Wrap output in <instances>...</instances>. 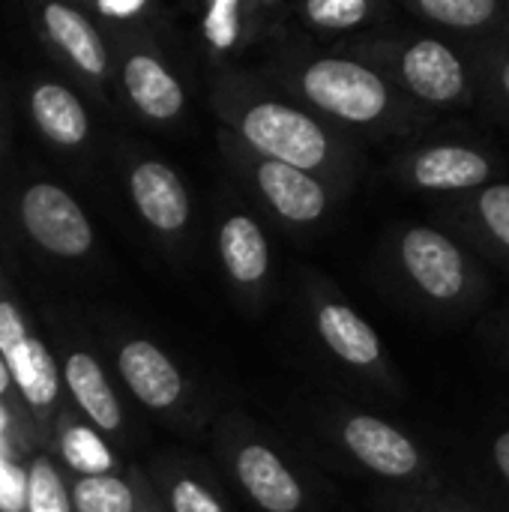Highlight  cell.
I'll use <instances>...</instances> for the list:
<instances>
[{
    "mask_svg": "<svg viewBox=\"0 0 509 512\" xmlns=\"http://www.w3.org/2000/svg\"><path fill=\"white\" fill-rule=\"evenodd\" d=\"M378 264L393 291L435 321H477L495 297V273L441 222L396 225Z\"/></svg>",
    "mask_w": 509,
    "mask_h": 512,
    "instance_id": "cell-1",
    "label": "cell"
},
{
    "mask_svg": "<svg viewBox=\"0 0 509 512\" xmlns=\"http://www.w3.org/2000/svg\"><path fill=\"white\" fill-rule=\"evenodd\" d=\"M297 93L336 126L372 138L411 141L441 117L405 99L381 72L351 54H321L294 66Z\"/></svg>",
    "mask_w": 509,
    "mask_h": 512,
    "instance_id": "cell-2",
    "label": "cell"
},
{
    "mask_svg": "<svg viewBox=\"0 0 509 512\" xmlns=\"http://www.w3.org/2000/svg\"><path fill=\"white\" fill-rule=\"evenodd\" d=\"M348 54L381 72L405 99L444 117L453 111H477V72L468 45L435 33H390L366 36L348 45Z\"/></svg>",
    "mask_w": 509,
    "mask_h": 512,
    "instance_id": "cell-3",
    "label": "cell"
},
{
    "mask_svg": "<svg viewBox=\"0 0 509 512\" xmlns=\"http://www.w3.org/2000/svg\"><path fill=\"white\" fill-rule=\"evenodd\" d=\"M507 153L483 129L462 120H438L399 150L390 165L396 183L432 201L465 195L504 180Z\"/></svg>",
    "mask_w": 509,
    "mask_h": 512,
    "instance_id": "cell-4",
    "label": "cell"
},
{
    "mask_svg": "<svg viewBox=\"0 0 509 512\" xmlns=\"http://www.w3.org/2000/svg\"><path fill=\"white\" fill-rule=\"evenodd\" d=\"M234 126L258 159L309 171L327 186H339V192H348L357 177L354 144L303 108L261 99L240 108Z\"/></svg>",
    "mask_w": 509,
    "mask_h": 512,
    "instance_id": "cell-5",
    "label": "cell"
},
{
    "mask_svg": "<svg viewBox=\"0 0 509 512\" xmlns=\"http://www.w3.org/2000/svg\"><path fill=\"white\" fill-rule=\"evenodd\" d=\"M330 438L342 456L369 477L396 489H453L426 444L408 429L369 414L342 411L330 420Z\"/></svg>",
    "mask_w": 509,
    "mask_h": 512,
    "instance_id": "cell-6",
    "label": "cell"
},
{
    "mask_svg": "<svg viewBox=\"0 0 509 512\" xmlns=\"http://www.w3.org/2000/svg\"><path fill=\"white\" fill-rule=\"evenodd\" d=\"M312 327L324 351L366 387L387 396L405 393L378 330L339 294L324 288L312 294Z\"/></svg>",
    "mask_w": 509,
    "mask_h": 512,
    "instance_id": "cell-7",
    "label": "cell"
},
{
    "mask_svg": "<svg viewBox=\"0 0 509 512\" xmlns=\"http://www.w3.org/2000/svg\"><path fill=\"white\" fill-rule=\"evenodd\" d=\"M0 360L21 402L48 420L60 399V372L45 342L27 324L21 306L0 288Z\"/></svg>",
    "mask_w": 509,
    "mask_h": 512,
    "instance_id": "cell-8",
    "label": "cell"
},
{
    "mask_svg": "<svg viewBox=\"0 0 509 512\" xmlns=\"http://www.w3.org/2000/svg\"><path fill=\"white\" fill-rule=\"evenodd\" d=\"M438 222L509 282V180L435 201Z\"/></svg>",
    "mask_w": 509,
    "mask_h": 512,
    "instance_id": "cell-9",
    "label": "cell"
},
{
    "mask_svg": "<svg viewBox=\"0 0 509 512\" xmlns=\"http://www.w3.org/2000/svg\"><path fill=\"white\" fill-rule=\"evenodd\" d=\"M27 237L57 258H84L93 249V225L81 204L57 183H30L18 201Z\"/></svg>",
    "mask_w": 509,
    "mask_h": 512,
    "instance_id": "cell-10",
    "label": "cell"
},
{
    "mask_svg": "<svg viewBox=\"0 0 509 512\" xmlns=\"http://www.w3.org/2000/svg\"><path fill=\"white\" fill-rule=\"evenodd\" d=\"M399 9L426 33L459 45L498 39L507 18V0H405Z\"/></svg>",
    "mask_w": 509,
    "mask_h": 512,
    "instance_id": "cell-11",
    "label": "cell"
},
{
    "mask_svg": "<svg viewBox=\"0 0 509 512\" xmlns=\"http://www.w3.org/2000/svg\"><path fill=\"white\" fill-rule=\"evenodd\" d=\"M252 177L261 198L291 225H318L333 204V189L309 171L258 159Z\"/></svg>",
    "mask_w": 509,
    "mask_h": 512,
    "instance_id": "cell-12",
    "label": "cell"
},
{
    "mask_svg": "<svg viewBox=\"0 0 509 512\" xmlns=\"http://www.w3.org/2000/svg\"><path fill=\"white\" fill-rule=\"evenodd\" d=\"M129 198L138 216L159 234H180L189 225V192L180 174L159 159H144L129 171Z\"/></svg>",
    "mask_w": 509,
    "mask_h": 512,
    "instance_id": "cell-13",
    "label": "cell"
},
{
    "mask_svg": "<svg viewBox=\"0 0 509 512\" xmlns=\"http://www.w3.org/2000/svg\"><path fill=\"white\" fill-rule=\"evenodd\" d=\"M234 471L246 495L264 512H303L306 489L300 477L267 444H243L234 453Z\"/></svg>",
    "mask_w": 509,
    "mask_h": 512,
    "instance_id": "cell-14",
    "label": "cell"
},
{
    "mask_svg": "<svg viewBox=\"0 0 509 512\" xmlns=\"http://www.w3.org/2000/svg\"><path fill=\"white\" fill-rule=\"evenodd\" d=\"M117 369L129 393L150 411H168L183 396L177 363L147 339H129L117 351Z\"/></svg>",
    "mask_w": 509,
    "mask_h": 512,
    "instance_id": "cell-15",
    "label": "cell"
},
{
    "mask_svg": "<svg viewBox=\"0 0 509 512\" xmlns=\"http://www.w3.org/2000/svg\"><path fill=\"white\" fill-rule=\"evenodd\" d=\"M123 90L129 102L156 123H171L186 108V90L174 69H168L153 51H129L120 66Z\"/></svg>",
    "mask_w": 509,
    "mask_h": 512,
    "instance_id": "cell-16",
    "label": "cell"
},
{
    "mask_svg": "<svg viewBox=\"0 0 509 512\" xmlns=\"http://www.w3.org/2000/svg\"><path fill=\"white\" fill-rule=\"evenodd\" d=\"M48 42L87 78H108V48L90 18L69 3H48L39 12Z\"/></svg>",
    "mask_w": 509,
    "mask_h": 512,
    "instance_id": "cell-17",
    "label": "cell"
},
{
    "mask_svg": "<svg viewBox=\"0 0 509 512\" xmlns=\"http://www.w3.org/2000/svg\"><path fill=\"white\" fill-rule=\"evenodd\" d=\"M63 384L78 405V411L87 417V423L102 435H120L123 429V408L114 396L102 366L87 351H69L63 360Z\"/></svg>",
    "mask_w": 509,
    "mask_h": 512,
    "instance_id": "cell-18",
    "label": "cell"
},
{
    "mask_svg": "<svg viewBox=\"0 0 509 512\" xmlns=\"http://www.w3.org/2000/svg\"><path fill=\"white\" fill-rule=\"evenodd\" d=\"M30 117L45 141L57 147H81L90 138V117L84 102L60 81H39L30 90Z\"/></svg>",
    "mask_w": 509,
    "mask_h": 512,
    "instance_id": "cell-19",
    "label": "cell"
},
{
    "mask_svg": "<svg viewBox=\"0 0 509 512\" xmlns=\"http://www.w3.org/2000/svg\"><path fill=\"white\" fill-rule=\"evenodd\" d=\"M219 258L225 273L243 285H261L267 270H270V246H267V234L264 228L246 216V213H234L219 225Z\"/></svg>",
    "mask_w": 509,
    "mask_h": 512,
    "instance_id": "cell-20",
    "label": "cell"
},
{
    "mask_svg": "<svg viewBox=\"0 0 509 512\" xmlns=\"http://www.w3.org/2000/svg\"><path fill=\"white\" fill-rule=\"evenodd\" d=\"M297 12L306 21V27H312L318 33H330V36L363 33V39H366V36L396 30V24H390V18L399 9L390 3H372V0H309L303 6H297Z\"/></svg>",
    "mask_w": 509,
    "mask_h": 512,
    "instance_id": "cell-21",
    "label": "cell"
},
{
    "mask_svg": "<svg viewBox=\"0 0 509 512\" xmlns=\"http://www.w3.org/2000/svg\"><path fill=\"white\" fill-rule=\"evenodd\" d=\"M477 72V114L509 129V45L486 39L468 45Z\"/></svg>",
    "mask_w": 509,
    "mask_h": 512,
    "instance_id": "cell-22",
    "label": "cell"
},
{
    "mask_svg": "<svg viewBox=\"0 0 509 512\" xmlns=\"http://www.w3.org/2000/svg\"><path fill=\"white\" fill-rule=\"evenodd\" d=\"M69 498L75 512H135V495L129 483L114 474L78 477Z\"/></svg>",
    "mask_w": 509,
    "mask_h": 512,
    "instance_id": "cell-23",
    "label": "cell"
},
{
    "mask_svg": "<svg viewBox=\"0 0 509 512\" xmlns=\"http://www.w3.org/2000/svg\"><path fill=\"white\" fill-rule=\"evenodd\" d=\"M381 512H483L456 489H396L378 492Z\"/></svg>",
    "mask_w": 509,
    "mask_h": 512,
    "instance_id": "cell-24",
    "label": "cell"
},
{
    "mask_svg": "<svg viewBox=\"0 0 509 512\" xmlns=\"http://www.w3.org/2000/svg\"><path fill=\"white\" fill-rule=\"evenodd\" d=\"M258 12V3H234V0H219L207 6L201 33L210 42L213 51H231L240 42H246L249 30V15Z\"/></svg>",
    "mask_w": 509,
    "mask_h": 512,
    "instance_id": "cell-25",
    "label": "cell"
},
{
    "mask_svg": "<svg viewBox=\"0 0 509 512\" xmlns=\"http://www.w3.org/2000/svg\"><path fill=\"white\" fill-rule=\"evenodd\" d=\"M24 510L27 512H72V498L63 486L60 471L48 459H33L30 471L24 474Z\"/></svg>",
    "mask_w": 509,
    "mask_h": 512,
    "instance_id": "cell-26",
    "label": "cell"
},
{
    "mask_svg": "<svg viewBox=\"0 0 509 512\" xmlns=\"http://www.w3.org/2000/svg\"><path fill=\"white\" fill-rule=\"evenodd\" d=\"M474 462V471L498 489L504 498H509V426L489 429L474 441V450L468 453Z\"/></svg>",
    "mask_w": 509,
    "mask_h": 512,
    "instance_id": "cell-27",
    "label": "cell"
},
{
    "mask_svg": "<svg viewBox=\"0 0 509 512\" xmlns=\"http://www.w3.org/2000/svg\"><path fill=\"white\" fill-rule=\"evenodd\" d=\"M60 447H63L66 462L81 477H87V474H108L111 456H108L105 444L99 441V435L93 429H84V426L66 429L63 438H60Z\"/></svg>",
    "mask_w": 509,
    "mask_h": 512,
    "instance_id": "cell-28",
    "label": "cell"
},
{
    "mask_svg": "<svg viewBox=\"0 0 509 512\" xmlns=\"http://www.w3.org/2000/svg\"><path fill=\"white\" fill-rule=\"evenodd\" d=\"M477 339L489 351V357L509 372V303L498 309H486L477 318Z\"/></svg>",
    "mask_w": 509,
    "mask_h": 512,
    "instance_id": "cell-29",
    "label": "cell"
},
{
    "mask_svg": "<svg viewBox=\"0 0 509 512\" xmlns=\"http://www.w3.org/2000/svg\"><path fill=\"white\" fill-rule=\"evenodd\" d=\"M171 512H225L222 501L195 477H177L168 486Z\"/></svg>",
    "mask_w": 509,
    "mask_h": 512,
    "instance_id": "cell-30",
    "label": "cell"
},
{
    "mask_svg": "<svg viewBox=\"0 0 509 512\" xmlns=\"http://www.w3.org/2000/svg\"><path fill=\"white\" fill-rule=\"evenodd\" d=\"M24 492H27V480H24V474H21L15 465L0 462V510L3 512L24 510Z\"/></svg>",
    "mask_w": 509,
    "mask_h": 512,
    "instance_id": "cell-31",
    "label": "cell"
},
{
    "mask_svg": "<svg viewBox=\"0 0 509 512\" xmlns=\"http://www.w3.org/2000/svg\"><path fill=\"white\" fill-rule=\"evenodd\" d=\"M93 9L102 15V18H111V21H120V18H135V15H144L147 12V3L141 0H96Z\"/></svg>",
    "mask_w": 509,
    "mask_h": 512,
    "instance_id": "cell-32",
    "label": "cell"
},
{
    "mask_svg": "<svg viewBox=\"0 0 509 512\" xmlns=\"http://www.w3.org/2000/svg\"><path fill=\"white\" fill-rule=\"evenodd\" d=\"M9 384H12V381H9V372H6V366H3V360H0V396L9 390Z\"/></svg>",
    "mask_w": 509,
    "mask_h": 512,
    "instance_id": "cell-33",
    "label": "cell"
},
{
    "mask_svg": "<svg viewBox=\"0 0 509 512\" xmlns=\"http://www.w3.org/2000/svg\"><path fill=\"white\" fill-rule=\"evenodd\" d=\"M498 39H504L509 45V0H507V18H504V30H501V36Z\"/></svg>",
    "mask_w": 509,
    "mask_h": 512,
    "instance_id": "cell-34",
    "label": "cell"
},
{
    "mask_svg": "<svg viewBox=\"0 0 509 512\" xmlns=\"http://www.w3.org/2000/svg\"><path fill=\"white\" fill-rule=\"evenodd\" d=\"M3 429H6V414L0 411V432H3Z\"/></svg>",
    "mask_w": 509,
    "mask_h": 512,
    "instance_id": "cell-35",
    "label": "cell"
}]
</instances>
